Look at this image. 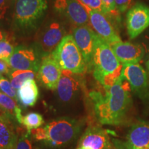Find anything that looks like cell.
<instances>
[{
	"mask_svg": "<svg viewBox=\"0 0 149 149\" xmlns=\"http://www.w3.org/2000/svg\"><path fill=\"white\" fill-rule=\"evenodd\" d=\"M0 90L15 100H17V92L16 89L13 86L10 81L6 78L2 77L0 79Z\"/></svg>",
	"mask_w": 149,
	"mask_h": 149,
	"instance_id": "cell-23",
	"label": "cell"
},
{
	"mask_svg": "<svg viewBox=\"0 0 149 149\" xmlns=\"http://www.w3.org/2000/svg\"><path fill=\"white\" fill-rule=\"evenodd\" d=\"M16 149H33L31 141L29 139V135L22 136L19 139Z\"/></svg>",
	"mask_w": 149,
	"mask_h": 149,
	"instance_id": "cell-27",
	"label": "cell"
},
{
	"mask_svg": "<svg viewBox=\"0 0 149 149\" xmlns=\"http://www.w3.org/2000/svg\"><path fill=\"white\" fill-rule=\"evenodd\" d=\"M8 8V0H0V19L4 17Z\"/></svg>",
	"mask_w": 149,
	"mask_h": 149,
	"instance_id": "cell-29",
	"label": "cell"
},
{
	"mask_svg": "<svg viewBox=\"0 0 149 149\" xmlns=\"http://www.w3.org/2000/svg\"><path fill=\"white\" fill-rule=\"evenodd\" d=\"M44 120L43 116L38 113H29L23 117L22 121V124L25 126L27 129V135L31 134V130L35 128H40L42 124H44Z\"/></svg>",
	"mask_w": 149,
	"mask_h": 149,
	"instance_id": "cell-22",
	"label": "cell"
},
{
	"mask_svg": "<svg viewBox=\"0 0 149 149\" xmlns=\"http://www.w3.org/2000/svg\"><path fill=\"white\" fill-rule=\"evenodd\" d=\"M77 149H116L105 130L99 126H91L81 135Z\"/></svg>",
	"mask_w": 149,
	"mask_h": 149,
	"instance_id": "cell-10",
	"label": "cell"
},
{
	"mask_svg": "<svg viewBox=\"0 0 149 149\" xmlns=\"http://www.w3.org/2000/svg\"><path fill=\"white\" fill-rule=\"evenodd\" d=\"M122 65L111 46L97 34L92 63L95 78L101 83L104 77L113 73Z\"/></svg>",
	"mask_w": 149,
	"mask_h": 149,
	"instance_id": "cell-5",
	"label": "cell"
},
{
	"mask_svg": "<svg viewBox=\"0 0 149 149\" xmlns=\"http://www.w3.org/2000/svg\"><path fill=\"white\" fill-rule=\"evenodd\" d=\"M88 13L91 26L97 34L109 45L122 41L106 15L91 9L88 10Z\"/></svg>",
	"mask_w": 149,
	"mask_h": 149,
	"instance_id": "cell-11",
	"label": "cell"
},
{
	"mask_svg": "<svg viewBox=\"0 0 149 149\" xmlns=\"http://www.w3.org/2000/svg\"><path fill=\"white\" fill-rule=\"evenodd\" d=\"M5 40V36H4V34H3V33L2 31H0V42L2 40Z\"/></svg>",
	"mask_w": 149,
	"mask_h": 149,
	"instance_id": "cell-32",
	"label": "cell"
},
{
	"mask_svg": "<svg viewBox=\"0 0 149 149\" xmlns=\"http://www.w3.org/2000/svg\"><path fill=\"white\" fill-rule=\"evenodd\" d=\"M79 1L87 8L99 11L105 15L102 0H79Z\"/></svg>",
	"mask_w": 149,
	"mask_h": 149,
	"instance_id": "cell-26",
	"label": "cell"
},
{
	"mask_svg": "<svg viewBox=\"0 0 149 149\" xmlns=\"http://www.w3.org/2000/svg\"><path fill=\"white\" fill-rule=\"evenodd\" d=\"M119 142L127 147L149 146V124L141 122L133 124L128 130L126 142L121 141Z\"/></svg>",
	"mask_w": 149,
	"mask_h": 149,
	"instance_id": "cell-18",
	"label": "cell"
},
{
	"mask_svg": "<svg viewBox=\"0 0 149 149\" xmlns=\"http://www.w3.org/2000/svg\"><path fill=\"white\" fill-rule=\"evenodd\" d=\"M64 28L58 22H52L46 28L40 38L42 55H51L65 37Z\"/></svg>",
	"mask_w": 149,
	"mask_h": 149,
	"instance_id": "cell-14",
	"label": "cell"
},
{
	"mask_svg": "<svg viewBox=\"0 0 149 149\" xmlns=\"http://www.w3.org/2000/svg\"><path fill=\"white\" fill-rule=\"evenodd\" d=\"M0 110H1V107H0Z\"/></svg>",
	"mask_w": 149,
	"mask_h": 149,
	"instance_id": "cell-35",
	"label": "cell"
},
{
	"mask_svg": "<svg viewBox=\"0 0 149 149\" xmlns=\"http://www.w3.org/2000/svg\"><path fill=\"white\" fill-rule=\"evenodd\" d=\"M9 65L6 61L0 59V73H9Z\"/></svg>",
	"mask_w": 149,
	"mask_h": 149,
	"instance_id": "cell-31",
	"label": "cell"
},
{
	"mask_svg": "<svg viewBox=\"0 0 149 149\" xmlns=\"http://www.w3.org/2000/svg\"><path fill=\"white\" fill-rule=\"evenodd\" d=\"M146 67H147V68H148V69L149 70V59L148 61H146Z\"/></svg>",
	"mask_w": 149,
	"mask_h": 149,
	"instance_id": "cell-33",
	"label": "cell"
},
{
	"mask_svg": "<svg viewBox=\"0 0 149 149\" xmlns=\"http://www.w3.org/2000/svg\"><path fill=\"white\" fill-rule=\"evenodd\" d=\"M52 55L61 70H69L74 74H81L87 69L82 54L72 35H66L52 53Z\"/></svg>",
	"mask_w": 149,
	"mask_h": 149,
	"instance_id": "cell-4",
	"label": "cell"
},
{
	"mask_svg": "<svg viewBox=\"0 0 149 149\" xmlns=\"http://www.w3.org/2000/svg\"><path fill=\"white\" fill-rule=\"evenodd\" d=\"M61 72L62 70L51 54L42 57L37 77L46 88L56 90Z\"/></svg>",
	"mask_w": 149,
	"mask_h": 149,
	"instance_id": "cell-12",
	"label": "cell"
},
{
	"mask_svg": "<svg viewBox=\"0 0 149 149\" xmlns=\"http://www.w3.org/2000/svg\"><path fill=\"white\" fill-rule=\"evenodd\" d=\"M113 144L117 149H149V146L144 147H127L121 144L118 140H113Z\"/></svg>",
	"mask_w": 149,
	"mask_h": 149,
	"instance_id": "cell-30",
	"label": "cell"
},
{
	"mask_svg": "<svg viewBox=\"0 0 149 149\" xmlns=\"http://www.w3.org/2000/svg\"><path fill=\"white\" fill-rule=\"evenodd\" d=\"M54 7L57 12L77 27L90 23L89 8L83 5L79 0H55Z\"/></svg>",
	"mask_w": 149,
	"mask_h": 149,
	"instance_id": "cell-6",
	"label": "cell"
},
{
	"mask_svg": "<svg viewBox=\"0 0 149 149\" xmlns=\"http://www.w3.org/2000/svg\"><path fill=\"white\" fill-rule=\"evenodd\" d=\"M96 33L88 25L77 26L73 30V37L76 44L82 54L87 69H92Z\"/></svg>",
	"mask_w": 149,
	"mask_h": 149,
	"instance_id": "cell-9",
	"label": "cell"
},
{
	"mask_svg": "<svg viewBox=\"0 0 149 149\" xmlns=\"http://www.w3.org/2000/svg\"><path fill=\"white\" fill-rule=\"evenodd\" d=\"M14 46L8 41L2 40L0 42V59H3L8 63L10 56L13 53Z\"/></svg>",
	"mask_w": 149,
	"mask_h": 149,
	"instance_id": "cell-24",
	"label": "cell"
},
{
	"mask_svg": "<svg viewBox=\"0 0 149 149\" xmlns=\"http://www.w3.org/2000/svg\"><path fill=\"white\" fill-rule=\"evenodd\" d=\"M77 74L69 70H62L57 90L59 97L62 102H68L75 97L80 86Z\"/></svg>",
	"mask_w": 149,
	"mask_h": 149,
	"instance_id": "cell-16",
	"label": "cell"
},
{
	"mask_svg": "<svg viewBox=\"0 0 149 149\" xmlns=\"http://www.w3.org/2000/svg\"><path fill=\"white\" fill-rule=\"evenodd\" d=\"M47 8V0H16L13 15L15 24L22 31H33L40 24Z\"/></svg>",
	"mask_w": 149,
	"mask_h": 149,
	"instance_id": "cell-3",
	"label": "cell"
},
{
	"mask_svg": "<svg viewBox=\"0 0 149 149\" xmlns=\"http://www.w3.org/2000/svg\"><path fill=\"white\" fill-rule=\"evenodd\" d=\"M8 74L13 86L15 89H19L27 80L34 79L36 72L33 70H12Z\"/></svg>",
	"mask_w": 149,
	"mask_h": 149,
	"instance_id": "cell-21",
	"label": "cell"
},
{
	"mask_svg": "<svg viewBox=\"0 0 149 149\" xmlns=\"http://www.w3.org/2000/svg\"><path fill=\"white\" fill-rule=\"evenodd\" d=\"M41 61L39 55L32 48L18 46L15 48L8 64L12 70H33L38 72Z\"/></svg>",
	"mask_w": 149,
	"mask_h": 149,
	"instance_id": "cell-8",
	"label": "cell"
},
{
	"mask_svg": "<svg viewBox=\"0 0 149 149\" xmlns=\"http://www.w3.org/2000/svg\"><path fill=\"white\" fill-rule=\"evenodd\" d=\"M105 94L93 91L90 97L94 104L95 115L101 124L118 125L125 119L131 105L130 86L122 77L118 82L105 87Z\"/></svg>",
	"mask_w": 149,
	"mask_h": 149,
	"instance_id": "cell-1",
	"label": "cell"
},
{
	"mask_svg": "<svg viewBox=\"0 0 149 149\" xmlns=\"http://www.w3.org/2000/svg\"><path fill=\"white\" fill-rule=\"evenodd\" d=\"M2 77H2V75H1V73H0V79H1V78H2Z\"/></svg>",
	"mask_w": 149,
	"mask_h": 149,
	"instance_id": "cell-34",
	"label": "cell"
},
{
	"mask_svg": "<svg viewBox=\"0 0 149 149\" xmlns=\"http://www.w3.org/2000/svg\"><path fill=\"white\" fill-rule=\"evenodd\" d=\"M39 89L34 79H29L17 90V102L24 107H34L39 98Z\"/></svg>",
	"mask_w": 149,
	"mask_h": 149,
	"instance_id": "cell-19",
	"label": "cell"
},
{
	"mask_svg": "<svg viewBox=\"0 0 149 149\" xmlns=\"http://www.w3.org/2000/svg\"><path fill=\"white\" fill-rule=\"evenodd\" d=\"M14 120L3 111L0 113V149H16L17 134L15 130Z\"/></svg>",
	"mask_w": 149,
	"mask_h": 149,
	"instance_id": "cell-17",
	"label": "cell"
},
{
	"mask_svg": "<svg viewBox=\"0 0 149 149\" xmlns=\"http://www.w3.org/2000/svg\"><path fill=\"white\" fill-rule=\"evenodd\" d=\"M122 77L136 92H142L148 85L146 72L138 63L123 64Z\"/></svg>",
	"mask_w": 149,
	"mask_h": 149,
	"instance_id": "cell-15",
	"label": "cell"
},
{
	"mask_svg": "<svg viewBox=\"0 0 149 149\" xmlns=\"http://www.w3.org/2000/svg\"><path fill=\"white\" fill-rule=\"evenodd\" d=\"M110 46L122 64L138 63L144 55V49L140 44L120 41Z\"/></svg>",
	"mask_w": 149,
	"mask_h": 149,
	"instance_id": "cell-13",
	"label": "cell"
},
{
	"mask_svg": "<svg viewBox=\"0 0 149 149\" xmlns=\"http://www.w3.org/2000/svg\"><path fill=\"white\" fill-rule=\"evenodd\" d=\"M149 26V7L137 3L128 10L126 28L130 39H135Z\"/></svg>",
	"mask_w": 149,
	"mask_h": 149,
	"instance_id": "cell-7",
	"label": "cell"
},
{
	"mask_svg": "<svg viewBox=\"0 0 149 149\" xmlns=\"http://www.w3.org/2000/svg\"><path fill=\"white\" fill-rule=\"evenodd\" d=\"M117 10L120 13L128 10L130 7L133 0H115Z\"/></svg>",
	"mask_w": 149,
	"mask_h": 149,
	"instance_id": "cell-28",
	"label": "cell"
},
{
	"mask_svg": "<svg viewBox=\"0 0 149 149\" xmlns=\"http://www.w3.org/2000/svg\"><path fill=\"white\" fill-rule=\"evenodd\" d=\"M104 9V13L107 16H117L120 13L117 10L115 0H102Z\"/></svg>",
	"mask_w": 149,
	"mask_h": 149,
	"instance_id": "cell-25",
	"label": "cell"
},
{
	"mask_svg": "<svg viewBox=\"0 0 149 149\" xmlns=\"http://www.w3.org/2000/svg\"><path fill=\"white\" fill-rule=\"evenodd\" d=\"M43 129L45 144L52 148H59L66 146L77 138L81 124L74 119L60 117L50 122Z\"/></svg>",
	"mask_w": 149,
	"mask_h": 149,
	"instance_id": "cell-2",
	"label": "cell"
},
{
	"mask_svg": "<svg viewBox=\"0 0 149 149\" xmlns=\"http://www.w3.org/2000/svg\"><path fill=\"white\" fill-rule=\"evenodd\" d=\"M0 107L14 121H16L19 124H22L23 118L22 111L14 99L0 92Z\"/></svg>",
	"mask_w": 149,
	"mask_h": 149,
	"instance_id": "cell-20",
	"label": "cell"
}]
</instances>
